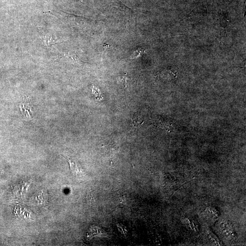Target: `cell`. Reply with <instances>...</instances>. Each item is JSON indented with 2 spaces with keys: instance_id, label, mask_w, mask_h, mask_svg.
Returning <instances> with one entry per match:
<instances>
[{
  "instance_id": "3",
  "label": "cell",
  "mask_w": 246,
  "mask_h": 246,
  "mask_svg": "<svg viewBox=\"0 0 246 246\" xmlns=\"http://www.w3.org/2000/svg\"><path fill=\"white\" fill-rule=\"evenodd\" d=\"M42 41L43 45H46L48 47H49L51 45L54 44L55 42V40L49 33L43 34L42 37Z\"/></svg>"
},
{
  "instance_id": "5",
  "label": "cell",
  "mask_w": 246,
  "mask_h": 246,
  "mask_svg": "<svg viewBox=\"0 0 246 246\" xmlns=\"http://www.w3.org/2000/svg\"><path fill=\"white\" fill-rule=\"evenodd\" d=\"M117 83L123 88H125L127 87V77L126 76H118L116 78Z\"/></svg>"
},
{
  "instance_id": "9",
  "label": "cell",
  "mask_w": 246,
  "mask_h": 246,
  "mask_svg": "<svg viewBox=\"0 0 246 246\" xmlns=\"http://www.w3.org/2000/svg\"><path fill=\"white\" fill-rule=\"evenodd\" d=\"M186 224H188V226H189L190 228L191 229H195L196 228V225L194 222V221L191 220L190 219H188V218H186L185 219Z\"/></svg>"
},
{
  "instance_id": "1",
  "label": "cell",
  "mask_w": 246,
  "mask_h": 246,
  "mask_svg": "<svg viewBox=\"0 0 246 246\" xmlns=\"http://www.w3.org/2000/svg\"><path fill=\"white\" fill-rule=\"evenodd\" d=\"M65 158L69 164L70 172L75 176H79L80 174V171L77 164L76 163L75 161H73L72 159L66 158V157Z\"/></svg>"
},
{
  "instance_id": "2",
  "label": "cell",
  "mask_w": 246,
  "mask_h": 246,
  "mask_svg": "<svg viewBox=\"0 0 246 246\" xmlns=\"http://www.w3.org/2000/svg\"><path fill=\"white\" fill-rule=\"evenodd\" d=\"M131 122L132 124L135 128H138L142 125L144 120L141 116L138 113H135L132 116Z\"/></svg>"
},
{
  "instance_id": "10",
  "label": "cell",
  "mask_w": 246,
  "mask_h": 246,
  "mask_svg": "<svg viewBox=\"0 0 246 246\" xmlns=\"http://www.w3.org/2000/svg\"><path fill=\"white\" fill-rule=\"evenodd\" d=\"M92 92H93V94H94L95 96V97L97 99H101V96L100 95H99L97 89L95 87H93V89H92Z\"/></svg>"
},
{
  "instance_id": "6",
  "label": "cell",
  "mask_w": 246,
  "mask_h": 246,
  "mask_svg": "<svg viewBox=\"0 0 246 246\" xmlns=\"http://www.w3.org/2000/svg\"><path fill=\"white\" fill-rule=\"evenodd\" d=\"M145 52V50L141 48H138L133 51L131 55L130 56V58L131 59L136 58L141 56L142 54Z\"/></svg>"
},
{
  "instance_id": "8",
  "label": "cell",
  "mask_w": 246,
  "mask_h": 246,
  "mask_svg": "<svg viewBox=\"0 0 246 246\" xmlns=\"http://www.w3.org/2000/svg\"><path fill=\"white\" fill-rule=\"evenodd\" d=\"M220 228L222 231L226 230L232 229L230 223H228V222L226 221H221L220 224Z\"/></svg>"
},
{
  "instance_id": "7",
  "label": "cell",
  "mask_w": 246,
  "mask_h": 246,
  "mask_svg": "<svg viewBox=\"0 0 246 246\" xmlns=\"http://www.w3.org/2000/svg\"><path fill=\"white\" fill-rule=\"evenodd\" d=\"M207 235H208V238L209 240L211 241V242L216 245H220L219 240L218 239L212 232H208Z\"/></svg>"
},
{
  "instance_id": "4",
  "label": "cell",
  "mask_w": 246,
  "mask_h": 246,
  "mask_svg": "<svg viewBox=\"0 0 246 246\" xmlns=\"http://www.w3.org/2000/svg\"><path fill=\"white\" fill-rule=\"evenodd\" d=\"M205 212L209 217L212 219H216L218 218V212L216 209L212 207H208L205 210Z\"/></svg>"
}]
</instances>
